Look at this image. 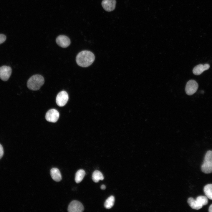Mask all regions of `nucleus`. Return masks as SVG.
<instances>
[{
  "label": "nucleus",
  "mask_w": 212,
  "mask_h": 212,
  "mask_svg": "<svg viewBox=\"0 0 212 212\" xmlns=\"http://www.w3.org/2000/svg\"><path fill=\"white\" fill-rule=\"evenodd\" d=\"M95 56L93 53L88 50H83L80 52L76 57L77 64L82 67L90 65L94 62Z\"/></svg>",
  "instance_id": "f257e3e1"
},
{
  "label": "nucleus",
  "mask_w": 212,
  "mask_h": 212,
  "mask_svg": "<svg viewBox=\"0 0 212 212\" xmlns=\"http://www.w3.org/2000/svg\"><path fill=\"white\" fill-rule=\"evenodd\" d=\"M44 82L43 77L39 74L32 76L28 80L27 85L28 88L32 90H39Z\"/></svg>",
  "instance_id": "f03ea898"
},
{
  "label": "nucleus",
  "mask_w": 212,
  "mask_h": 212,
  "mask_svg": "<svg viewBox=\"0 0 212 212\" xmlns=\"http://www.w3.org/2000/svg\"><path fill=\"white\" fill-rule=\"evenodd\" d=\"M201 170L203 173H212V151L209 150L206 153L201 166Z\"/></svg>",
  "instance_id": "7ed1b4c3"
},
{
  "label": "nucleus",
  "mask_w": 212,
  "mask_h": 212,
  "mask_svg": "<svg viewBox=\"0 0 212 212\" xmlns=\"http://www.w3.org/2000/svg\"><path fill=\"white\" fill-rule=\"evenodd\" d=\"M68 99V95L66 92L64 91H61L57 96L56 103L59 106H63L67 103Z\"/></svg>",
  "instance_id": "20e7f679"
},
{
  "label": "nucleus",
  "mask_w": 212,
  "mask_h": 212,
  "mask_svg": "<svg viewBox=\"0 0 212 212\" xmlns=\"http://www.w3.org/2000/svg\"><path fill=\"white\" fill-rule=\"evenodd\" d=\"M198 88V85L197 82L193 80H189L187 82L185 88L186 93L191 95L195 93Z\"/></svg>",
  "instance_id": "39448f33"
},
{
  "label": "nucleus",
  "mask_w": 212,
  "mask_h": 212,
  "mask_svg": "<svg viewBox=\"0 0 212 212\" xmlns=\"http://www.w3.org/2000/svg\"><path fill=\"white\" fill-rule=\"evenodd\" d=\"M84 210L83 205L76 200L72 201L69 204L68 208V211L69 212H81Z\"/></svg>",
  "instance_id": "423d86ee"
},
{
  "label": "nucleus",
  "mask_w": 212,
  "mask_h": 212,
  "mask_svg": "<svg viewBox=\"0 0 212 212\" xmlns=\"http://www.w3.org/2000/svg\"><path fill=\"white\" fill-rule=\"evenodd\" d=\"M59 115V113L57 110L54 109H51L47 112L45 118L48 122H55L58 120Z\"/></svg>",
  "instance_id": "0eeeda50"
},
{
  "label": "nucleus",
  "mask_w": 212,
  "mask_h": 212,
  "mask_svg": "<svg viewBox=\"0 0 212 212\" xmlns=\"http://www.w3.org/2000/svg\"><path fill=\"white\" fill-rule=\"evenodd\" d=\"M12 72L9 66H3L0 67V78L4 81H7L10 77Z\"/></svg>",
  "instance_id": "6e6552de"
},
{
  "label": "nucleus",
  "mask_w": 212,
  "mask_h": 212,
  "mask_svg": "<svg viewBox=\"0 0 212 212\" xmlns=\"http://www.w3.org/2000/svg\"><path fill=\"white\" fill-rule=\"evenodd\" d=\"M56 41L59 46L62 48L68 47L71 43L69 38L64 35H60L58 36L56 39Z\"/></svg>",
  "instance_id": "1a4fd4ad"
},
{
  "label": "nucleus",
  "mask_w": 212,
  "mask_h": 212,
  "mask_svg": "<svg viewBox=\"0 0 212 212\" xmlns=\"http://www.w3.org/2000/svg\"><path fill=\"white\" fill-rule=\"evenodd\" d=\"M116 4L115 0H103L102 2V5L103 9L109 12L114 10Z\"/></svg>",
  "instance_id": "9d476101"
},
{
  "label": "nucleus",
  "mask_w": 212,
  "mask_h": 212,
  "mask_svg": "<svg viewBox=\"0 0 212 212\" xmlns=\"http://www.w3.org/2000/svg\"><path fill=\"white\" fill-rule=\"evenodd\" d=\"M209 67V65L207 64L204 65L199 64L194 68L193 72L194 74L199 75L201 74L204 71L208 69Z\"/></svg>",
  "instance_id": "9b49d317"
},
{
  "label": "nucleus",
  "mask_w": 212,
  "mask_h": 212,
  "mask_svg": "<svg viewBox=\"0 0 212 212\" xmlns=\"http://www.w3.org/2000/svg\"><path fill=\"white\" fill-rule=\"evenodd\" d=\"M50 174L52 179L54 181L59 182L62 179V175L59 170L56 168H53L50 170Z\"/></svg>",
  "instance_id": "f8f14e48"
},
{
  "label": "nucleus",
  "mask_w": 212,
  "mask_h": 212,
  "mask_svg": "<svg viewBox=\"0 0 212 212\" xmlns=\"http://www.w3.org/2000/svg\"><path fill=\"white\" fill-rule=\"evenodd\" d=\"M187 201L189 205L193 209L198 210L200 209L203 207L197 200H195L192 197L189 198Z\"/></svg>",
  "instance_id": "ddd939ff"
},
{
  "label": "nucleus",
  "mask_w": 212,
  "mask_h": 212,
  "mask_svg": "<svg viewBox=\"0 0 212 212\" xmlns=\"http://www.w3.org/2000/svg\"><path fill=\"white\" fill-rule=\"evenodd\" d=\"M92 177L93 180L95 183L98 182L100 180H102L104 178L102 173L98 170H96L93 172Z\"/></svg>",
  "instance_id": "4468645a"
},
{
  "label": "nucleus",
  "mask_w": 212,
  "mask_h": 212,
  "mask_svg": "<svg viewBox=\"0 0 212 212\" xmlns=\"http://www.w3.org/2000/svg\"><path fill=\"white\" fill-rule=\"evenodd\" d=\"M85 174V170L83 169L78 170L75 174V180L77 183H79L83 180Z\"/></svg>",
  "instance_id": "2eb2a0df"
},
{
  "label": "nucleus",
  "mask_w": 212,
  "mask_h": 212,
  "mask_svg": "<svg viewBox=\"0 0 212 212\" xmlns=\"http://www.w3.org/2000/svg\"><path fill=\"white\" fill-rule=\"evenodd\" d=\"M203 191L206 196L212 200V184L206 185L204 187Z\"/></svg>",
  "instance_id": "dca6fc26"
},
{
  "label": "nucleus",
  "mask_w": 212,
  "mask_h": 212,
  "mask_svg": "<svg viewBox=\"0 0 212 212\" xmlns=\"http://www.w3.org/2000/svg\"><path fill=\"white\" fill-rule=\"evenodd\" d=\"M115 202V198L112 196L108 197L105 201L104 206L107 209L111 208L114 205Z\"/></svg>",
  "instance_id": "f3484780"
},
{
  "label": "nucleus",
  "mask_w": 212,
  "mask_h": 212,
  "mask_svg": "<svg viewBox=\"0 0 212 212\" xmlns=\"http://www.w3.org/2000/svg\"><path fill=\"white\" fill-rule=\"evenodd\" d=\"M203 206L206 205L208 203V198L206 196H198L196 199Z\"/></svg>",
  "instance_id": "a211bd4d"
},
{
  "label": "nucleus",
  "mask_w": 212,
  "mask_h": 212,
  "mask_svg": "<svg viewBox=\"0 0 212 212\" xmlns=\"http://www.w3.org/2000/svg\"><path fill=\"white\" fill-rule=\"evenodd\" d=\"M6 39V37L5 35L0 34V44L3 43Z\"/></svg>",
  "instance_id": "6ab92c4d"
},
{
  "label": "nucleus",
  "mask_w": 212,
  "mask_h": 212,
  "mask_svg": "<svg viewBox=\"0 0 212 212\" xmlns=\"http://www.w3.org/2000/svg\"><path fill=\"white\" fill-rule=\"evenodd\" d=\"M4 154V150L2 146L0 144V159L2 157Z\"/></svg>",
  "instance_id": "aec40b11"
},
{
  "label": "nucleus",
  "mask_w": 212,
  "mask_h": 212,
  "mask_svg": "<svg viewBox=\"0 0 212 212\" xmlns=\"http://www.w3.org/2000/svg\"><path fill=\"white\" fill-rule=\"evenodd\" d=\"M208 211L209 212H212V204L210 206L208 209Z\"/></svg>",
  "instance_id": "412c9836"
},
{
  "label": "nucleus",
  "mask_w": 212,
  "mask_h": 212,
  "mask_svg": "<svg viewBox=\"0 0 212 212\" xmlns=\"http://www.w3.org/2000/svg\"><path fill=\"white\" fill-rule=\"evenodd\" d=\"M101 188L102 190H104L106 188V186L104 185H102L101 186Z\"/></svg>",
  "instance_id": "4be33fe9"
}]
</instances>
